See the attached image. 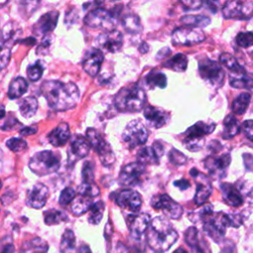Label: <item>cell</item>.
<instances>
[{
	"label": "cell",
	"mask_w": 253,
	"mask_h": 253,
	"mask_svg": "<svg viewBox=\"0 0 253 253\" xmlns=\"http://www.w3.org/2000/svg\"><path fill=\"white\" fill-rule=\"evenodd\" d=\"M41 92L48 106L54 111H67L74 108L80 97L79 90L74 83H63L57 80L43 82Z\"/></svg>",
	"instance_id": "cell-1"
},
{
	"label": "cell",
	"mask_w": 253,
	"mask_h": 253,
	"mask_svg": "<svg viewBox=\"0 0 253 253\" xmlns=\"http://www.w3.org/2000/svg\"><path fill=\"white\" fill-rule=\"evenodd\" d=\"M145 235L149 247L158 252L168 250L178 238V233L173 225L163 216H157L150 220Z\"/></svg>",
	"instance_id": "cell-2"
},
{
	"label": "cell",
	"mask_w": 253,
	"mask_h": 253,
	"mask_svg": "<svg viewBox=\"0 0 253 253\" xmlns=\"http://www.w3.org/2000/svg\"><path fill=\"white\" fill-rule=\"evenodd\" d=\"M146 96L137 84L123 87L115 96V106L121 112L134 113L144 108Z\"/></svg>",
	"instance_id": "cell-3"
},
{
	"label": "cell",
	"mask_w": 253,
	"mask_h": 253,
	"mask_svg": "<svg viewBox=\"0 0 253 253\" xmlns=\"http://www.w3.org/2000/svg\"><path fill=\"white\" fill-rule=\"evenodd\" d=\"M60 166L58 156L49 150H42L35 153L30 161V169L39 176H45L52 174L58 170Z\"/></svg>",
	"instance_id": "cell-4"
},
{
	"label": "cell",
	"mask_w": 253,
	"mask_h": 253,
	"mask_svg": "<svg viewBox=\"0 0 253 253\" xmlns=\"http://www.w3.org/2000/svg\"><path fill=\"white\" fill-rule=\"evenodd\" d=\"M214 129V125H208L204 122H198L185 131L184 145L190 151H199L204 146V137Z\"/></svg>",
	"instance_id": "cell-5"
},
{
	"label": "cell",
	"mask_w": 253,
	"mask_h": 253,
	"mask_svg": "<svg viewBox=\"0 0 253 253\" xmlns=\"http://www.w3.org/2000/svg\"><path fill=\"white\" fill-rule=\"evenodd\" d=\"M86 138L88 139L90 146L98 153L103 165L111 166L115 162V154L111 146L97 129L88 128L86 130Z\"/></svg>",
	"instance_id": "cell-6"
},
{
	"label": "cell",
	"mask_w": 253,
	"mask_h": 253,
	"mask_svg": "<svg viewBox=\"0 0 253 253\" xmlns=\"http://www.w3.org/2000/svg\"><path fill=\"white\" fill-rule=\"evenodd\" d=\"M199 72L209 85L219 88L224 81V72L219 63L209 58H204L199 62Z\"/></svg>",
	"instance_id": "cell-7"
},
{
	"label": "cell",
	"mask_w": 253,
	"mask_h": 253,
	"mask_svg": "<svg viewBox=\"0 0 253 253\" xmlns=\"http://www.w3.org/2000/svg\"><path fill=\"white\" fill-rule=\"evenodd\" d=\"M148 138V130L138 120H133L126 125L123 131V140L129 149L142 145Z\"/></svg>",
	"instance_id": "cell-8"
},
{
	"label": "cell",
	"mask_w": 253,
	"mask_h": 253,
	"mask_svg": "<svg viewBox=\"0 0 253 253\" xmlns=\"http://www.w3.org/2000/svg\"><path fill=\"white\" fill-rule=\"evenodd\" d=\"M222 15L226 19L248 20L253 17V2L227 0L222 6Z\"/></svg>",
	"instance_id": "cell-9"
},
{
	"label": "cell",
	"mask_w": 253,
	"mask_h": 253,
	"mask_svg": "<svg viewBox=\"0 0 253 253\" xmlns=\"http://www.w3.org/2000/svg\"><path fill=\"white\" fill-rule=\"evenodd\" d=\"M205 33L201 28L185 26L177 28L172 33V42L179 45H194L205 40Z\"/></svg>",
	"instance_id": "cell-10"
},
{
	"label": "cell",
	"mask_w": 253,
	"mask_h": 253,
	"mask_svg": "<svg viewBox=\"0 0 253 253\" xmlns=\"http://www.w3.org/2000/svg\"><path fill=\"white\" fill-rule=\"evenodd\" d=\"M116 18L111 11L104 8H96L90 11L84 18V23L91 28L105 29L107 31L113 30Z\"/></svg>",
	"instance_id": "cell-11"
},
{
	"label": "cell",
	"mask_w": 253,
	"mask_h": 253,
	"mask_svg": "<svg viewBox=\"0 0 253 253\" xmlns=\"http://www.w3.org/2000/svg\"><path fill=\"white\" fill-rule=\"evenodd\" d=\"M151 206L157 211H161L166 216L172 219H178L183 213V208L171 199L168 195H157L151 199Z\"/></svg>",
	"instance_id": "cell-12"
},
{
	"label": "cell",
	"mask_w": 253,
	"mask_h": 253,
	"mask_svg": "<svg viewBox=\"0 0 253 253\" xmlns=\"http://www.w3.org/2000/svg\"><path fill=\"white\" fill-rule=\"evenodd\" d=\"M230 155L227 153L221 155H211L204 160V165L209 171L210 175L220 179L226 175V170L230 164Z\"/></svg>",
	"instance_id": "cell-13"
},
{
	"label": "cell",
	"mask_w": 253,
	"mask_h": 253,
	"mask_svg": "<svg viewBox=\"0 0 253 253\" xmlns=\"http://www.w3.org/2000/svg\"><path fill=\"white\" fill-rule=\"evenodd\" d=\"M145 165L140 162H131L124 166L119 175V182L125 186H135L139 183L143 173L145 172Z\"/></svg>",
	"instance_id": "cell-14"
},
{
	"label": "cell",
	"mask_w": 253,
	"mask_h": 253,
	"mask_svg": "<svg viewBox=\"0 0 253 253\" xmlns=\"http://www.w3.org/2000/svg\"><path fill=\"white\" fill-rule=\"evenodd\" d=\"M96 43L101 50L117 52L123 45V35L121 32L113 29L99 35L96 39Z\"/></svg>",
	"instance_id": "cell-15"
},
{
	"label": "cell",
	"mask_w": 253,
	"mask_h": 253,
	"mask_svg": "<svg viewBox=\"0 0 253 253\" xmlns=\"http://www.w3.org/2000/svg\"><path fill=\"white\" fill-rule=\"evenodd\" d=\"M190 175L197 181V191L195 194V202L197 205H203L211 194V191H212L211 183L206 175L199 172L196 168H192L190 170Z\"/></svg>",
	"instance_id": "cell-16"
},
{
	"label": "cell",
	"mask_w": 253,
	"mask_h": 253,
	"mask_svg": "<svg viewBox=\"0 0 253 253\" xmlns=\"http://www.w3.org/2000/svg\"><path fill=\"white\" fill-rule=\"evenodd\" d=\"M204 231L214 241H219L225 234V225L222 222L221 214L213 216L212 212L204 217Z\"/></svg>",
	"instance_id": "cell-17"
},
{
	"label": "cell",
	"mask_w": 253,
	"mask_h": 253,
	"mask_svg": "<svg viewBox=\"0 0 253 253\" xmlns=\"http://www.w3.org/2000/svg\"><path fill=\"white\" fill-rule=\"evenodd\" d=\"M141 196L134 190H123L116 196V203L123 209L137 212L141 206Z\"/></svg>",
	"instance_id": "cell-18"
},
{
	"label": "cell",
	"mask_w": 253,
	"mask_h": 253,
	"mask_svg": "<svg viewBox=\"0 0 253 253\" xmlns=\"http://www.w3.org/2000/svg\"><path fill=\"white\" fill-rule=\"evenodd\" d=\"M151 220V217L148 213H132L126 218V223L130 232V235L138 239L146 231L148 224Z\"/></svg>",
	"instance_id": "cell-19"
},
{
	"label": "cell",
	"mask_w": 253,
	"mask_h": 253,
	"mask_svg": "<svg viewBox=\"0 0 253 253\" xmlns=\"http://www.w3.org/2000/svg\"><path fill=\"white\" fill-rule=\"evenodd\" d=\"M104 60V54L100 48H91L88 50L82 61L83 69L87 74L94 77L96 76L101 68Z\"/></svg>",
	"instance_id": "cell-20"
},
{
	"label": "cell",
	"mask_w": 253,
	"mask_h": 253,
	"mask_svg": "<svg viewBox=\"0 0 253 253\" xmlns=\"http://www.w3.org/2000/svg\"><path fill=\"white\" fill-rule=\"evenodd\" d=\"M48 189L42 183H37L29 191L26 199V204L33 209L42 208L48 198Z\"/></svg>",
	"instance_id": "cell-21"
},
{
	"label": "cell",
	"mask_w": 253,
	"mask_h": 253,
	"mask_svg": "<svg viewBox=\"0 0 253 253\" xmlns=\"http://www.w3.org/2000/svg\"><path fill=\"white\" fill-rule=\"evenodd\" d=\"M144 117L148 125L156 128L166 126L170 120L169 113L152 106L144 108Z\"/></svg>",
	"instance_id": "cell-22"
},
{
	"label": "cell",
	"mask_w": 253,
	"mask_h": 253,
	"mask_svg": "<svg viewBox=\"0 0 253 253\" xmlns=\"http://www.w3.org/2000/svg\"><path fill=\"white\" fill-rule=\"evenodd\" d=\"M58 12L50 11L43 14L34 26V32L37 35H46L54 30L58 20Z\"/></svg>",
	"instance_id": "cell-23"
},
{
	"label": "cell",
	"mask_w": 253,
	"mask_h": 253,
	"mask_svg": "<svg viewBox=\"0 0 253 253\" xmlns=\"http://www.w3.org/2000/svg\"><path fill=\"white\" fill-rule=\"evenodd\" d=\"M70 129L66 123H60L50 133L48 134V141L51 145L59 147L64 145L70 138Z\"/></svg>",
	"instance_id": "cell-24"
},
{
	"label": "cell",
	"mask_w": 253,
	"mask_h": 253,
	"mask_svg": "<svg viewBox=\"0 0 253 253\" xmlns=\"http://www.w3.org/2000/svg\"><path fill=\"white\" fill-rule=\"evenodd\" d=\"M220 190L224 202L231 207H239L243 204V198L240 192L231 184L223 183L220 185Z\"/></svg>",
	"instance_id": "cell-25"
},
{
	"label": "cell",
	"mask_w": 253,
	"mask_h": 253,
	"mask_svg": "<svg viewBox=\"0 0 253 253\" xmlns=\"http://www.w3.org/2000/svg\"><path fill=\"white\" fill-rule=\"evenodd\" d=\"M92 205V197L84 194H79L78 196H75L71 202V211L74 215H81L84 212L88 211Z\"/></svg>",
	"instance_id": "cell-26"
},
{
	"label": "cell",
	"mask_w": 253,
	"mask_h": 253,
	"mask_svg": "<svg viewBox=\"0 0 253 253\" xmlns=\"http://www.w3.org/2000/svg\"><path fill=\"white\" fill-rule=\"evenodd\" d=\"M90 147L91 146H90L88 139L81 135L75 136L70 145L72 155L79 159L84 158L85 156H87L89 154Z\"/></svg>",
	"instance_id": "cell-27"
},
{
	"label": "cell",
	"mask_w": 253,
	"mask_h": 253,
	"mask_svg": "<svg viewBox=\"0 0 253 253\" xmlns=\"http://www.w3.org/2000/svg\"><path fill=\"white\" fill-rule=\"evenodd\" d=\"M223 131H222V137L224 139H230L241 129V125L238 122V120L233 115H227L223 121Z\"/></svg>",
	"instance_id": "cell-28"
},
{
	"label": "cell",
	"mask_w": 253,
	"mask_h": 253,
	"mask_svg": "<svg viewBox=\"0 0 253 253\" xmlns=\"http://www.w3.org/2000/svg\"><path fill=\"white\" fill-rule=\"evenodd\" d=\"M27 90L28 82L26 81V79H24L23 77H16L11 81L7 95L10 99H17L24 95Z\"/></svg>",
	"instance_id": "cell-29"
},
{
	"label": "cell",
	"mask_w": 253,
	"mask_h": 253,
	"mask_svg": "<svg viewBox=\"0 0 253 253\" xmlns=\"http://www.w3.org/2000/svg\"><path fill=\"white\" fill-rule=\"evenodd\" d=\"M229 84L237 89H247L253 91V79L245 73H231L229 75Z\"/></svg>",
	"instance_id": "cell-30"
},
{
	"label": "cell",
	"mask_w": 253,
	"mask_h": 253,
	"mask_svg": "<svg viewBox=\"0 0 253 253\" xmlns=\"http://www.w3.org/2000/svg\"><path fill=\"white\" fill-rule=\"evenodd\" d=\"M38 107H39L38 100L32 96L25 97L20 101V104H19L20 113L26 119H29L35 116V114L38 111Z\"/></svg>",
	"instance_id": "cell-31"
},
{
	"label": "cell",
	"mask_w": 253,
	"mask_h": 253,
	"mask_svg": "<svg viewBox=\"0 0 253 253\" xmlns=\"http://www.w3.org/2000/svg\"><path fill=\"white\" fill-rule=\"evenodd\" d=\"M137 161L142 163V164H158L159 160V155L155 151V149L152 146H146L138 150L137 154Z\"/></svg>",
	"instance_id": "cell-32"
},
{
	"label": "cell",
	"mask_w": 253,
	"mask_h": 253,
	"mask_svg": "<svg viewBox=\"0 0 253 253\" xmlns=\"http://www.w3.org/2000/svg\"><path fill=\"white\" fill-rule=\"evenodd\" d=\"M122 25L129 34H138L142 30L140 19L134 14H127L123 17Z\"/></svg>",
	"instance_id": "cell-33"
},
{
	"label": "cell",
	"mask_w": 253,
	"mask_h": 253,
	"mask_svg": "<svg viewBox=\"0 0 253 253\" xmlns=\"http://www.w3.org/2000/svg\"><path fill=\"white\" fill-rule=\"evenodd\" d=\"M187 63H188L187 56L182 53H177L174 56H172L170 59H168L166 62H164L163 66L177 72H183L187 68Z\"/></svg>",
	"instance_id": "cell-34"
},
{
	"label": "cell",
	"mask_w": 253,
	"mask_h": 253,
	"mask_svg": "<svg viewBox=\"0 0 253 253\" xmlns=\"http://www.w3.org/2000/svg\"><path fill=\"white\" fill-rule=\"evenodd\" d=\"M181 23L185 26L204 28L211 24V19L204 15H186L181 18Z\"/></svg>",
	"instance_id": "cell-35"
},
{
	"label": "cell",
	"mask_w": 253,
	"mask_h": 253,
	"mask_svg": "<svg viewBox=\"0 0 253 253\" xmlns=\"http://www.w3.org/2000/svg\"><path fill=\"white\" fill-rule=\"evenodd\" d=\"M185 240L188 246L192 248V250L198 251V252L205 251V249L201 245L200 233L196 227H189L187 229V231L185 232Z\"/></svg>",
	"instance_id": "cell-36"
},
{
	"label": "cell",
	"mask_w": 253,
	"mask_h": 253,
	"mask_svg": "<svg viewBox=\"0 0 253 253\" xmlns=\"http://www.w3.org/2000/svg\"><path fill=\"white\" fill-rule=\"evenodd\" d=\"M250 99H251V96L247 92H243V93L239 94L232 102V106H231L232 112L236 115L244 114V112L246 111V109L249 105Z\"/></svg>",
	"instance_id": "cell-37"
},
{
	"label": "cell",
	"mask_w": 253,
	"mask_h": 253,
	"mask_svg": "<svg viewBox=\"0 0 253 253\" xmlns=\"http://www.w3.org/2000/svg\"><path fill=\"white\" fill-rule=\"evenodd\" d=\"M145 82L150 88L153 87H159V88H164L167 85V79L164 73L157 71V70H152L150 71L145 78Z\"/></svg>",
	"instance_id": "cell-38"
},
{
	"label": "cell",
	"mask_w": 253,
	"mask_h": 253,
	"mask_svg": "<svg viewBox=\"0 0 253 253\" xmlns=\"http://www.w3.org/2000/svg\"><path fill=\"white\" fill-rule=\"evenodd\" d=\"M43 219L45 224L54 225L67 220V215L64 211L58 210H49L43 212Z\"/></svg>",
	"instance_id": "cell-39"
},
{
	"label": "cell",
	"mask_w": 253,
	"mask_h": 253,
	"mask_svg": "<svg viewBox=\"0 0 253 253\" xmlns=\"http://www.w3.org/2000/svg\"><path fill=\"white\" fill-rule=\"evenodd\" d=\"M219 61L227 68L229 69L231 72L234 73H245L244 69L239 65L238 61L236 60V58L231 55L230 53H222L219 56Z\"/></svg>",
	"instance_id": "cell-40"
},
{
	"label": "cell",
	"mask_w": 253,
	"mask_h": 253,
	"mask_svg": "<svg viewBox=\"0 0 253 253\" xmlns=\"http://www.w3.org/2000/svg\"><path fill=\"white\" fill-rule=\"evenodd\" d=\"M104 210H105V205L102 201H98L95 204H93L89 209V211H90L88 216L89 222L91 224H99L103 217Z\"/></svg>",
	"instance_id": "cell-41"
},
{
	"label": "cell",
	"mask_w": 253,
	"mask_h": 253,
	"mask_svg": "<svg viewBox=\"0 0 253 253\" xmlns=\"http://www.w3.org/2000/svg\"><path fill=\"white\" fill-rule=\"evenodd\" d=\"M47 249H48L47 243L40 237H35L32 240H29V241L23 243V246H22V250H24V251L45 252Z\"/></svg>",
	"instance_id": "cell-42"
},
{
	"label": "cell",
	"mask_w": 253,
	"mask_h": 253,
	"mask_svg": "<svg viewBox=\"0 0 253 253\" xmlns=\"http://www.w3.org/2000/svg\"><path fill=\"white\" fill-rule=\"evenodd\" d=\"M75 235L71 229H66L61 237L60 247L59 250L61 252H68L72 251L75 248Z\"/></svg>",
	"instance_id": "cell-43"
},
{
	"label": "cell",
	"mask_w": 253,
	"mask_h": 253,
	"mask_svg": "<svg viewBox=\"0 0 253 253\" xmlns=\"http://www.w3.org/2000/svg\"><path fill=\"white\" fill-rule=\"evenodd\" d=\"M6 145L10 150H12L14 152L23 151V150L27 149V147H28L27 141L25 139L19 138V137H12V138L8 139L6 141Z\"/></svg>",
	"instance_id": "cell-44"
},
{
	"label": "cell",
	"mask_w": 253,
	"mask_h": 253,
	"mask_svg": "<svg viewBox=\"0 0 253 253\" xmlns=\"http://www.w3.org/2000/svg\"><path fill=\"white\" fill-rule=\"evenodd\" d=\"M91 183H94V165L91 161H87L82 168V184Z\"/></svg>",
	"instance_id": "cell-45"
},
{
	"label": "cell",
	"mask_w": 253,
	"mask_h": 253,
	"mask_svg": "<svg viewBox=\"0 0 253 253\" xmlns=\"http://www.w3.org/2000/svg\"><path fill=\"white\" fill-rule=\"evenodd\" d=\"M43 67L40 61L35 63L34 65H30L27 69V75L31 81H38L42 75Z\"/></svg>",
	"instance_id": "cell-46"
},
{
	"label": "cell",
	"mask_w": 253,
	"mask_h": 253,
	"mask_svg": "<svg viewBox=\"0 0 253 253\" xmlns=\"http://www.w3.org/2000/svg\"><path fill=\"white\" fill-rule=\"evenodd\" d=\"M41 0H20V10L27 16H30L39 7Z\"/></svg>",
	"instance_id": "cell-47"
},
{
	"label": "cell",
	"mask_w": 253,
	"mask_h": 253,
	"mask_svg": "<svg viewBox=\"0 0 253 253\" xmlns=\"http://www.w3.org/2000/svg\"><path fill=\"white\" fill-rule=\"evenodd\" d=\"M221 219L224 225L227 226H234L238 227L242 223V217L238 213H231V214H221Z\"/></svg>",
	"instance_id": "cell-48"
},
{
	"label": "cell",
	"mask_w": 253,
	"mask_h": 253,
	"mask_svg": "<svg viewBox=\"0 0 253 253\" xmlns=\"http://www.w3.org/2000/svg\"><path fill=\"white\" fill-rule=\"evenodd\" d=\"M236 43L241 47H248L253 45V33L251 32H244L239 33L236 36Z\"/></svg>",
	"instance_id": "cell-49"
},
{
	"label": "cell",
	"mask_w": 253,
	"mask_h": 253,
	"mask_svg": "<svg viewBox=\"0 0 253 253\" xmlns=\"http://www.w3.org/2000/svg\"><path fill=\"white\" fill-rule=\"evenodd\" d=\"M76 196V193L75 191L73 190V188L71 187H66L65 189L62 190V192L60 193V196H59V204L61 206H66L68 204H70L72 202V200L74 199V197Z\"/></svg>",
	"instance_id": "cell-50"
},
{
	"label": "cell",
	"mask_w": 253,
	"mask_h": 253,
	"mask_svg": "<svg viewBox=\"0 0 253 253\" xmlns=\"http://www.w3.org/2000/svg\"><path fill=\"white\" fill-rule=\"evenodd\" d=\"M169 160L171 163H173L174 165H183L187 162V157L180 151L176 150V149H172L169 152Z\"/></svg>",
	"instance_id": "cell-51"
},
{
	"label": "cell",
	"mask_w": 253,
	"mask_h": 253,
	"mask_svg": "<svg viewBox=\"0 0 253 253\" xmlns=\"http://www.w3.org/2000/svg\"><path fill=\"white\" fill-rule=\"evenodd\" d=\"M80 194H84V195H87L89 197H96L100 194V190L98 188V186L94 183H91V184H82L81 188H80Z\"/></svg>",
	"instance_id": "cell-52"
},
{
	"label": "cell",
	"mask_w": 253,
	"mask_h": 253,
	"mask_svg": "<svg viewBox=\"0 0 253 253\" xmlns=\"http://www.w3.org/2000/svg\"><path fill=\"white\" fill-rule=\"evenodd\" d=\"M241 129L244 132L245 136L253 141V120L245 121L241 126Z\"/></svg>",
	"instance_id": "cell-53"
},
{
	"label": "cell",
	"mask_w": 253,
	"mask_h": 253,
	"mask_svg": "<svg viewBox=\"0 0 253 253\" xmlns=\"http://www.w3.org/2000/svg\"><path fill=\"white\" fill-rule=\"evenodd\" d=\"M182 6L188 10H197L202 7V0H179Z\"/></svg>",
	"instance_id": "cell-54"
},
{
	"label": "cell",
	"mask_w": 253,
	"mask_h": 253,
	"mask_svg": "<svg viewBox=\"0 0 253 253\" xmlns=\"http://www.w3.org/2000/svg\"><path fill=\"white\" fill-rule=\"evenodd\" d=\"M202 2L211 13H215L219 7V0H202Z\"/></svg>",
	"instance_id": "cell-55"
},
{
	"label": "cell",
	"mask_w": 253,
	"mask_h": 253,
	"mask_svg": "<svg viewBox=\"0 0 253 253\" xmlns=\"http://www.w3.org/2000/svg\"><path fill=\"white\" fill-rule=\"evenodd\" d=\"M38 131V127L37 126H26V127H24V128H22L21 130H20V134L21 135H25V136H27V135H31V134H34V133H36Z\"/></svg>",
	"instance_id": "cell-56"
},
{
	"label": "cell",
	"mask_w": 253,
	"mask_h": 253,
	"mask_svg": "<svg viewBox=\"0 0 253 253\" xmlns=\"http://www.w3.org/2000/svg\"><path fill=\"white\" fill-rule=\"evenodd\" d=\"M174 185L175 186H177L180 190H187L189 187H190V183H189V181L188 180H186V179H180V180H178V181H175L174 182Z\"/></svg>",
	"instance_id": "cell-57"
},
{
	"label": "cell",
	"mask_w": 253,
	"mask_h": 253,
	"mask_svg": "<svg viewBox=\"0 0 253 253\" xmlns=\"http://www.w3.org/2000/svg\"><path fill=\"white\" fill-rule=\"evenodd\" d=\"M243 160H244L247 168H249L253 165V157L250 154H243Z\"/></svg>",
	"instance_id": "cell-58"
},
{
	"label": "cell",
	"mask_w": 253,
	"mask_h": 253,
	"mask_svg": "<svg viewBox=\"0 0 253 253\" xmlns=\"http://www.w3.org/2000/svg\"><path fill=\"white\" fill-rule=\"evenodd\" d=\"M5 116V109L4 106L0 105V119H2Z\"/></svg>",
	"instance_id": "cell-59"
},
{
	"label": "cell",
	"mask_w": 253,
	"mask_h": 253,
	"mask_svg": "<svg viewBox=\"0 0 253 253\" xmlns=\"http://www.w3.org/2000/svg\"><path fill=\"white\" fill-rule=\"evenodd\" d=\"M8 1H9V0H0V5H4V4H6Z\"/></svg>",
	"instance_id": "cell-60"
},
{
	"label": "cell",
	"mask_w": 253,
	"mask_h": 253,
	"mask_svg": "<svg viewBox=\"0 0 253 253\" xmlns=\"http://www.w3.org/2000/svg\"><path fill=\"white\" fill-rule=\"evenodd\" d=\"M104 1H105V0H95V3H97V4H102Z\"/></svg>",
	"instance_id": "cell-61"
},
{
	"label": "cell",
	"mask_w": 253,
	"mask_h": 253,
	"mask_svg": "<svg viewBox=\"0 0 253 253\" xmlns=\"http://www.w3.org/2000/svg\"><path fill=\"white\" fill-rule=\"evenodd\" d=\"M2 188V183H1V181H0V189Z\"/></svg>",
	"instance_id": "cell-62"
},
{
	"label": "cell",
	"mask_w": 253,
	"mask_h": 253,
	"mask_svg": "<svg viewBox=\"0 0 253 253\" xmlns=\"http://www.w3.org/2000/svg\"><path fill=\"white\" fill-rule=\"evenodd\" d=\"M0 39H1V30H0Z\"/></svg>",
	"instance_id": "cell-63"
}]
</instances>
